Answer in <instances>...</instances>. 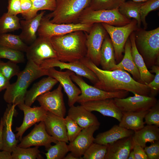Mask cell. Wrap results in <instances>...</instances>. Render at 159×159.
Returning a JSON list of instances; mask_svg holds the SVG:
<instances>
[{
    "instance_id": "1",
    "label": "cell",
    "mask_w": 159,
    "mask_h": 159,
    "mask_svg": "<svg viewBox=\"0 0 159 159\" xmlns=\"http://www.w3.org/2000/svg\"><path fill=\"white\" fill-rule=\"evenodd\" d=\"M80 60L96 75L98 81L94 86L96 87L107 92L125 90L149 96L150 88L135 81L127 71L118 69L111 71L101 69L86 57Z\"/></svg>"
},
{
    "instance_id": "2",
    "label": "cell",
    "mask_w": 159,
    "mask_h": 159,
    "mask_svg": "<svg viewBox=\"0 0 159 159\" xmlns=\"http://www.w3.org/2000/svg\"><path fill=\"white\" fill-rule=\"evenodd\" d=\"M87 33L77 31L50 38L58 59L69 62L80 60L85 57Z\"/></svg>"
},
{
    "instance_id": "3",
    "label": "cell",
    "mask_w": 159,
    "mask_h": 159,
    "mask_svg": "<svg viewBox=\"0 0 159 159\" xmlns=\"http://www.w3.org/2000/svg\"><path fill=\"white\" fill-rule=\"evenodd\" d=\"M48 69L42 68L33 61L28 60L24 69L17 75L14 83L10 84L3 95L4 100L9 104L16 106L24 103L28 87L34 81L40 77L48 76Z\"/></svg>"
},
{
    "instance_id": "4",
    "label": "cell",
    "mask_w": 159,
    "mask_h": 159,
    "mask_svg": "<svg viewBox=\"0 0 159 159\" xmlns=\"http://www.w3.org/2000/svg\"><path fill=\"white\" fill-rule=\"evenodd\" d=\"M137 49L147 68L159 64V27L150 31L138 28L134 32Z\"/></svg>"
},
{
    "instance_id": "5",
    "label": "cell",
    "mask_w": 159,
    "mask_h": 159,
    "mask_svg": "<svg viewBox=\"0 0 159 159\" xmlns=\"http://www.w3.org/2000/svg\"><path fill=\"white\" fill-rule=\"evenodd\" d=\"M90 0H56L55 10L45 16L56 24L77 23Z\"/></svg>"
},
{
    "instance_id": "6",
    "label": "cell",
    "mask_w": 159,
    "mask_h": 159,
    "mask_svg": "<svg viewBox=\"0 0 159 159\" xmlns=\"http://www.w3.org/2000/svg\"><path fill=\"white\" fill-rule=\"evenodd\" d=\"M131 20L122 15L118 8L112 10H93L88 7L82 12L77 23L93 24L104 23L120 26L130 23Z\"/></svg>"
},
{
    "instance_id": "7",
    "label": "cell",
    "mask_w": 159,
    "mask_h": 159,
    "mask_svg": "<svg viewBox=\"0 0 159 159\" xmlns=\"http://www.w3.org/2000/svg\"><path fill=\"white\" fill-rule=\"evenodd\" d=\"M71 78L81 90V93L78 97L77 101L80 104L107 98H123L126 97L129 94V92L125 90L107 92L90 85L85 82L82 77L75 73L71 76Z\"/></svg>"
},
{
    "instance_id": "8",
    "label": "cell",
    "mask_w": 159,
    "mask_h": 159,
    "mask_svg": "<svg viewBox=\"0 0 159 159\" xmlns=\"http://www.w3.org/2000/svg\"><path fill=\"white\" fill-rule=\"evenodd\" d=\"M109 34L114 47L116 62L119 63L123 58L125 44L130 34L138 28L137 21L133 19L127 24L116 26L101 23Z\"/></svg>"
},
{
    "instance_id": "9",
    "label": "cell",
    "mask_w": 159,
    "mask_h": 159,
    "mask_svg": "<svg viewBox=\"0 0 159 159\" xmlns=\"http://www.w3.org/2000/svg\"><path fill=\"white\" fill-rule=\"evenodd\" d=\"M93 24L80 23L56 24L51 22L48 19L43 16L37 34L39 36L50 38L77 31H82L88 33Z\"/></svg>"
},
{
    "instance_id": "10",
    "label": "cell",
    "mask_w": 159,
    "mask_h": 159,
    "mask_svg": "<svg viewBox=\"0 0 159 159\" xmlns=\"http://www.w3.org/2000/svg\"><path fill=\"white\" fill-rule=\"evenodd\" d=\"M108 34L101 23L94 24L88 33H87L86 57L97 66L100 65L101 47L104 40Z\"/></svg>"
},
{
    "instance_id": "11",
    "label": "cell",
    "mask_w": 159,
    "mask_h": 159,
    "mask_svg": "<svg viewBox=\"0 0 159 159\" xmlns=\"http://www.w3.org/2000/svg\"><path fill=\"white\" fill-rule=\"evenodd\" d=\"M25 52L28 60H31L39 66L45 59H58L57 53L49 38L39 36L28 46Z\"/></svg>"
},
{
    "instance_id": "12",
    "label": "cell",
    "mask_w": 159,
    "mask_h": 159,
    "mask_svg": "<svg viewBox=\"0 0 159 159\" xmlns=\"http://www.w3.org/2000/svg\"><path fill=\"white\" fill-rule=\"evenodd\" d=\"M39 66L46 69L58 67L60 70L64 69L70 70L76 75L87 78L94 84L98 81L95 74L80 60L67 63L57 58L48 59L43 60Z\"/></svg>"
},
{
    "instance_id": "13",
    "label": "cell",
    "mask_w": 159,
    "mask_h": 159,
    "mask_svg": "<svg viewBox=\"0 0 159 159\" xmlns=\"http://www.w3.org/2000/svg\"><path fill=\"white\" fill-rule=\"evenodd\" d=\"M62 87L59 84L52 91H49L39 96L36 99L41 106L47 111L64 118L66 113Z\"/></svg>"
},
{
    "instance_id": "14",
    "label": "cell",
    "mask_w": 159,
    "mask_h": 159,
    "mask_svg": "<svg viewBox=\"0 0 159 159\" xmlns=\"http://www.w3.org/2000/svg\"><path fill=\"white\" fill-rule=\"evenodd\" d=\"M34 125V127L31 132L22 138L20 143L17 145L18 146L28 148L32 146H44L47 150L52 143L56 144L57 142L47 132L44 121Z\"/></svg>"
},
{
    "instance_id": "15",
    "label": "cell",
    "mask_w": 159,
    "mask_h": 159,
    "mask_svg": "<svg viewBox=\"0 0 159 159\" xmlns=\"http://www.w3.org/2000/svg\"><path fill=\"white\" fill-rule=\"evenodd\" d=\"M133 96L123 98H114L117 106L122 112H140L148 110L158 100L151 97L134 93Z\"/></svg>"
},
{
    "instance_id": "16",
    "label": "cell",
    "mask_w": 159,
    "mask_h": 159,
    "mask_svg": "<svg viewBox=\"0 0 159 159\" xmlns=\"http://www.w3.org/2000/svg\"><path fill=\"white\" fill-rule=\"evenodd\" d=\"M17 106L24 113L22 124L15 129V131L17 132L15 134L16 137L20 141L23 134L27 130L36 123L44 120L47 111L41 106L32 107L24 103Z\"/></svg>"
},
{
    "instance_id": "17",
    "label": "cell",
    "mask_w": 159,
    "mask_h": 159,
    "mask_svg": "<svg viewBox=\"0 0 159 159\" xmlns=\"http://www.w3.org/2000/svg\"><path fill=\"white\" fill-rule=\"evenodd\" d=\"M48 69V76L56 80L63 88L68 97L69 106L70 107L74 105L81 93L80 89L73 83L71 78L74 73L68 69L64 72L58 71L54 67Z\"/></svg>"
},
{
    "instance_id": "18",
    "label": "cell",
    "mask_w": 159,
    "mask_h": 159,
    "mask_svg": "<svg viewBox=\"0 0 159 159\" xmlns=\"http://www.w3.org/2000/svg\"><path fill=\"white\" fill-rule=\"evenodd\" d=\"M16 106L14 104H8L1 117L3 123V146L1 150L11 153L17 146L18 142L12 129L13 117L15 116L17 114L15 109Z\"/></svg>"
},
{
    "instance_id": "19",
    "label": "cell",
    "mask_w": 159,
    "mask_h": 159,
    "mask_svg": "<svg viewBox=\"0 0 159 159\" xmlns=\"http://www.w3.org/2000/svg\"><path fill=\"white\" fill-rule=\"evenodd\" d=\"M99 126L93 125L83 129L74 140L68 145L69 151L78 159H83L82 156L94 142L93 134Z\"/></svg>"
},
{
    "instance_id": "20",
    "label": "cell",
    "mask_w": 159,
    "mask_h": 159,
    "mask_svg": "<svg viewBox=\"0 0 159 159\" xmlns=\"http://www.w3.org/2000/svg\"><path fill=\"white\" fill-rule=\"evenodd\" d=\"M80 104L90 111L98 112L104 116L114 118L119 122L121 120L122 112L116 105L114 98L90 101Z\"/></svg>"
},
{
    "instance_id": "21",
    "label": "cell",
    "mask_w": 159,
    "mask_h": 159,
    "mask_svg": "<svg viewBox=\"0 0 159 159\" xmlns=\"http://www.w3.org/2000/svg\"><path fill=\"white\" fill-rule=\"evenodd\" d=\"M48 134L58 141L69 143L64 118L47 111L44 121Z\"/></svg>"
},
{
    "instance_id": "22",
    "label": "cell",
    "mask_w": 159,
    "mask_h": 159,
    "mask_svg": "<svg viewBox=\"0 0 159 159\" xmlns=\"http://www.w3.org/2000/svg\"><path fill=\"white\" fill-rule=\"evenodd\" d=\"M133 146L132 136L108 144L105 159H127Z\"/></svg>"
},
{
    "instance_id": "23",
    "label": "cell",
    "mask_w": 159,
    "mask_h": 159,
    "mask_svg": "<svg viewBox=\"0 0 159 159\" xmlns=\"http://www.w3.org/2000/svg\"><path fill=\"white\" fill-rule=\"evenodd\" d=\"M45 12L42 11L30 19L20 20L21 32L19 36L26 44H31L37 38V34Z\"/></svg>"
},
{
    "instance_id": "24",
    "label": "cell",
    "mask_w": 159,
    "mask_h": 159,
    "mask_svg": "<svg viewBox=\"0 0 159 159\" xmlns=\"http://www.w3.org/2000/svg\"><path fill=\"white\" fill-rule=\"evenodd\" d=\"M67 116L83 129L93 125H100L96 116L81 105L70 107Z\"/></svg>"
},
{
    "instance_id": "25",
    "label": "cell",
    "mask_w": 159,
    "mask_h": 159,
    "mask_svg": "<svg viewBox=\"0 0 159 159\" xmlns=\"http://www.w3.org/2000/svg\"><path fill=\"white\" fill-rule=\"evenodd\" d=\"M58 82L56 80L49 76L42 78L34 83L32 88L27 91L25 98V104L31 106L37 97L50 91Z\"/></svg>"
},
{
    "instance_id": "26",
    "label": "cell",
    "mask_w": 159,
    "mask_h": 159,
    "mask_svg": "<svg viewBox=\"0 0 159 159\" xmlns=\"http://www.w3.org/2000/svg\"><path fill=\"white\" fill-rule=\"evenodd\" d=\"M134 132V131L115 125L109 130L98 134L95 138L94 143L108 145L122 138L131 136Z\"/></svg>"
},
{
    "instance_id": "27",
    "label": "cell",
    "mask_w": 159,
    "mask_h": 159,
    "mask_svg": "<svg viewBox=\"0 0 159 159\" xmlns=\"http://www.w3.org/2000/svg\"><path fill=\"white\" fill-rule=\"evenodd\" d=\"M134 32L129 36L131 44V54L134 62L140 72L141 83L147 85L153 79L155 75L148 70L142 56L137 49Z\"/></svg>"
},
{
    "instance_id": "28",
    "label": "cell",
    "mask_w": 159,
    "mask_h": 159,
    "mask_svg": "<svg viewBox=\"0 0 159 159\" xmlns=\"http://www.w3.org/2000/svg\"><path fill=\"white\" fill-rule=\"evenodd\" d=\"M131 49V42L128 38L124 46V56L122 60L116 65L113 70L121 69L127 72L132 75L134 80L141 83L140 72L134 62Z\"/></svg>"
},
{
    "instance_id": "29",
    "label": "cell",
    "mask_w": 159,
    "mask_h": 159,
    "mask_svg": "<svg viewBox=\"0 0 159 159\" xmlns=\"http://www.w3.org/2000/svg\"><path fill=\"white\" fill-rule=\"evenodd\" d=\"M148 110L140 112H122V116L119 125L124 128L134 131L138 130L144 126L145 117Z\"/></svg>"
},
{
    "instance_id": "30",
    "label": "cell",
    "mask_w": 159,
    "mask_h": 159,
    "mask_svg": "<svg viewBox=\"0 0 159 159\" xmlns=\"http://www.w3.org/2000/svg\"><path fill=\"white\" fill-rule=\"evenodd\" d=\"M132 138L134 145L138 144L144 148L147 143L159 140V127L155 125H147L134 131Z\"/></svg>"
},
{
    "instance_id": "31",
    "label": "cell",
    "mask_w": 159,
    "mask_h": 159,
    "mask_svg": "<svg viewBox=\"0 0 159 159\" xmlns=\"http://www.w3.org/2000/svg\"><path fill=\"white\" fill-rule=\"evenodd\" d=\"M108 34L105 38L101 47L100 65L102 69L111 71L113 70L117 62L114 47L110 38Z\"/></svg>"
},
{
    "instance_id": "32",
    "label": "cell",
    "mask_w": 159,
    "mask_h": 159,
    "mask_svg": "<svg viewBox=\"0 0 159 159\" xmlns=\"http://www.w3.org/2000/svg\"><path fill=\"white\" fill-rule=\"evenodd\" d=\"M143 2H138L132 1H125L122 3L119 7V12L127 18H132L137 22L138 28H140L141 22L140 19V10Z\"/></svg>"
},
{
    "instance_id": "33",
    "label": "cell",
    "mask_w": 159,
    "mask_h": 159,
    "mask_svg": "<svg viewBox=\"0 0 159 159\" xmlns=\"http://www.w3.org/2000/svg\"><path fill=\"white\" fill-rule=\"evenodd\" d=\"M0 46L22 52H26L28 45L20 39L19 35L9 33L0 34Z\"/></svg>"
},
{
    "instance_id": "34",
    "label": "cell",
    "mask_w": 159,
    "mask_h": 159,
    "mask_svg": "<svg viewBox=\"0 0 159 159\" xmlns=\"http://www.w3.org/2000/svg\"><path fill=\"white\" fill-rule=\"evenodd\" d=\"M21 29L20 20L17 15L4 13L0 17V34Z\"/></svg>"
},
{
    "instance_id": "35",
    "label": "cell",
    "mask_w": 159,
    "mask_h": 159,
    "mask_svg": "<svg viewBox=\"0 0 159 159\" xmlns=\"http://www.w3.org/2000/svg\"><path fill=\"white\" fill-rule=\"evenodd\" d=\"M39 147L23 148L17 146L11 152L12 159H42Z\"/></svg>"
},
{
    "instance_id": "36",
    "label": "cell",
    "mask_w": 159,
    "mask_h": 159,
    "mask_svg": "<svg viewBox=\"0 0 159 159\" xmlns=\"http://www.w3.org/2000/svg\"><path fill=\"white\" fill-rule=\"evenodd\" d=\"M63 141H58L54 145H51L45 153L47 159H63L69 151L68 145Z\"/></svg>"
},
{
    "instance_id": "37",
    "label": "cell",
    "mask_w": 159,
    "mask_h": 159,
    "mask_svg": "<svg viewBox=\"0 0 159 159\" xmlns=\"http://www.w3.org/2000/svg\"><path fill=\"white\" fill-rule=\"evenodd\" d=\"M125 0H90L88 6L93 10H112L118 8Z\"/></svg>"
},
{
    "instance_id": "38",
    "label": "cell",
    "mask_w": 159,
    "mask_h": 159,
    "mask_svg": "<svg viewBox=\"0 0 159 159\" xmlns=\"http://www.w3.org/2000/svg\"><path fill=\"white\" fill-rule=\"evenodd\" d=\"M107 145L92 143L83 155V159H105Z\"/></svg>"
},
{
    "instance_id": "39",
    "label": "cell",
    "mask_w": 159,
    "mask_h": 159,
    "mask_svg": "<svg viewBox=\"0 0 159 159\" xmlns=\"http://www.w3.org/2000/svg\"><path fill=\"white\" fill-rule=\"evenodd\" d=\"M7 59L16 63H21L25 60L23 52L0 46V59Z\"/></svg>"
},
{
    "instance_id": "40",
    "label": "cell",
    "mask_w": 159,
    "mask_h": 159,
    "mask_svg": "<svg viewBox=\"0 0 159 159\" xmlns=\"http://www.w3.org/2000/svg\"><path fill=\"white\" fill-rule=\"evenodd\" d=\"M159 8V0H148L143 2L140 6V13L141 23L144 26V29L147 27L146 17L150 11L156 10Z\"/></svg>"
},
{
    "instance_id": "41",
    "label": "cell",
    "mask_w": 159,
    "mask_h": 159,
    "mask_svg": "<svg viewBox=\"0 0 159 159\" xmlns=\"http://www.w3.org/2000/svg\"><path fill=\"white\" fill-rule=\"evenodd\" d=\"M0 72L8 80L14 76H17L20 72L16 63L9 60L6 62L0 61Z\"/></svg>"
},
{
    "instance_id": "42",
    "label": "cell",
    "mask_w": 159,
    "mask_h": 159,
    "mask_svg": "<svg viewBox=\"0 0 159 159\" xmlns=\"http://www.w3.org/2000/svg\"><path fill=\"white\" fill-rule=\"evenodd\" d=\"M68 141L72 142L79 135L83 128L74 120L67 116L64 118Z\"/></svg>"
},
{
    "instance_id": "43",
    "label": "cell",
    "mask_w": 159,
    "mask_h": 159,
    "mask_svg": "<svg viewBox=\"0 0 159 159\" xmlns=\"http://www.w3.org/2000/svg\"><path fill=\"white\" fill-rule=\"evenodd\" d=\"M145 122L147 125H155L159 127V102L150 108L145 115Z\"/></svg>"
},
{
    "instance_id": "44",
    "label": "cell",
    "mask_w": 159,
    "mask_h": 159,
    "mask_svg": "<svg viewBox=\"0 0 159 159\" xmlns=\"http://www.w3.org/2000/svg\"><path fill=\"white\" fill-rule=\"evenodd\" d=\"M34 11L36 14L39 11L47 10L52 11L56 7V0H31Z\"/></svg>"
},
{
    "instance_id": "45",
    "label": "cell",
    "mask_w": 159,
    "mask_h": 159,
    "mask_svg": "<svg viewBox=\"0 0 159 159\" xmlns=\"http://www.w3.org/2000/svg\"><path fill=\"white\" fill-rule=\"evenodd\" d=\"M150 68V72L151 73H155V74L153 79L147 85L150 90L149 96L155 97L159 90V66L154 65Z\"/></svg>"
},
{
    "instance_id": "46",
    "label": "cell",
    "mask_w": 159,
    "mask_h": 159,
    "mask_svg": "<svg viewBox=\"0 0 159 159\" xmlns=\"http://www.w3.org/2000/svg\"><path fill=\"white\" fill-rule=\"evenodd\" d=\"M21 11V13L25 20L31 19L37 14L34 12L31 0H20Z\"/></svg>"
},
{
    "instance_id": "47",
    "label": "cell",
    "mask_w": 159,
    "mask_h": 159,
    "mask_svg": "<svg viewBox=\"0 0 159 159\" xmlns=\"http://www.w3.org/2000/svg\"><path fill=\"white\" fill-rule=\"evenodd\" d=\"M149 146H146L144 151L147 156L148 159H159V140L150 143Z\"/></svg>"
},
{
    "instance_id": "48",
    "label": "cell",
    "mask_w": 159,
    "mask_h": 159,
    "mask_svg": "<svg viewBox=\"0 0 159 159\" xmlns=\"http://www.w3.org/2000/svg\"><path fill=\"white\" fill-rule=\"evenodd\" d=\"M7 12L10 14L17 15L21 14V11L20 0H9Z\"/></svg>"
},
{
    "instance_id": "49",
    "label": "cell",
    "mask_w": 159,
    "mask_h": 159,
    "mask_svg": "<svg viewBox=\"0 0 159 159\" xmlns=\"http://www.w3.org/2000/svg\"><path fill=\"white\" fill-rule=\"evenodd\" d=\"M132 150L135 159H148L143 148L138 144L134 145Z\"/></svg>"
},
{
    "instance_id": "50",
    "label": "cell",
    "mask_w": 159,
    "mask_h": 159,
    "mask_svg": "<svg viewBox=\"0 0 159 159\" xmlns=\"http://www.w3.org/2000/svg\"><path fill=\"white\" fill-rule=\"evenodd\" d=\"M10 84L9 81L0 72V92L6 89Z\"/></svg>"
},
{
    "instance_id": "51",
    "label": "cell",
    "mask_w": 159,
    "mask_h": 159,
    "mask_svg": "<svg viewBox=\"0 0 159 159\" xmlns=\"http://www.w3.org/2000/svg\"><path fill=\"white\" fill-rule=\"evenodd\" d=\"M0 151V159H12L11 153L6 150Z\"/></svg>"
},
{
    "instance_id": "52",
    "label": "cell",
    "mask_w": 159,
    "mask_h": 159,
    "mask_svg": "<svg viewBox=\"0 0 159 159\" xmlns=\"http://www.w3.org/2000/svg\"><path fill=\"white\" fill-rule=\"evenodd\" d=\"M3 123L2 118L1 117L0 121V151L1 150L3 146Z\"/></svg>"
},
{
    "instance_id": "53",
    "label": "cell",
    "mask_w": 159,
    "mask_h": 159,
    "mask_svg": "<svg viewBox=\"0 0 159 159\" xmlns=\"http://www.w3.org/2000/svg\"><path fill=\"white\" fill-rule=\"evenodd\" d=\"M63 159H78V158L70 152L65 156Z\"/></svg>"
},
{
    "instance_id": "54",
    "label": "cell",
    "mask_w": 159,
    "mask_h": 159,
    "mask_svg": "<svg viewBox=\"0 0 159 159\" xmlns=\"http://www.w3.org/2000/svg\"><path fill=\"white\" fill-rule=\"evenodd\" d=\"M127 159H135V156L132 150L130 152Z\"/></svg>"
},
{
    "instance_id": "55",
    "label": "cell",
    "mask_w": 159,
    "mask_h": 159,
    "mask_svg": "<svg viewBox=\"0 0 159 159\" xmlns=\"http://www.w3.org/2000/svg\"><path fill=\"white\" fill-rule=\"evenodd\" d=\"M125 0L126 1V0ZM131 0L132 1L135 2H144L148 0Z\"/></svg>"
},
{
    "instance_id": "56",
    "label": "cell",
    "mask_w": 159,
    "mask_h": 159,
    "mask_svg": "<svg viewBox=\"0 0 159 159\" xmlns=\"http://www.w3.org/2000/svg\"><path fill=\"white\" fill-rule=\"evenodd\" d=\"M0 59V61L1 60V59Z\"/></svg>"
}]
</instances>
